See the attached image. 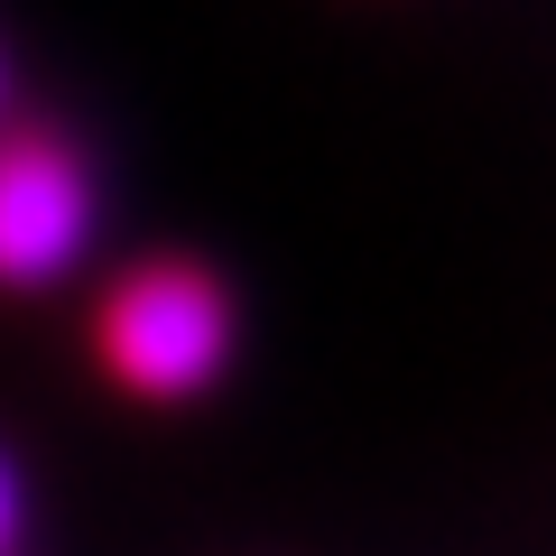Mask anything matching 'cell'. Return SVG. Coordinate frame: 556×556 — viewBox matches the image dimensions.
<instances>
[{
  "label": "cell",
  "instance_id": "cell-1",
  "mask_svg": "<svg viewBox=\"0 0 556 556\" xmlns=\"http://www.w3.org/2000/svg\"><path fill=\"white\" fill-rule=\"evenodd\" d=\"M84 343H93V371L121 399H139V408H186V399L223 390V371L241 353L232 278L186 260V251L130 260L93 298V334Z\"/></svg>",
  "mask_w": 556,
  "mask_h": 556
},
{
  "label": "cell",
  "instance_id": "cell-4",
  "mask_svg": "<svg viewBox=\"0 0 556 556\" xmlns=\"http://www.w3.org/2000/svg\"><path fill=\"white\" fill-rule=\"evenodd\" d=\"M10 102H20V84H10V47H0V121H10Z\"/></svg>",
  "mask_w": 556,
  "mask_h": 556
},
{
  "label": "cell",
  "instance_id": "cell-3",
  "mask_svg": "<svg viewBox=\"0 0 556 556\" xmlns=\"http://www.w3.org/2000/svg\"><path fill=\"white\" fill-rule=\"evenodd\" d=\"M28 547V473H20V455L0 445V556H20Z\"/></svg>",
  "mask_w": 556,
  "mask_h": 556
},
{
  "label": "cell",
  "instance_id": "cell-2",
  "mask_svg": "<svg viewBox=\"0 0 556 556\" xmlns=\"http://www.w3.org/2000/svg\"><path fill=\"white\" fill-rule=\"evenodd\" d=\"M102 177L56 121H0V298H47L93 260Z\"/></svg>",
  "mask_w": 556,
  "mask_h": 556
}]
</instances>
